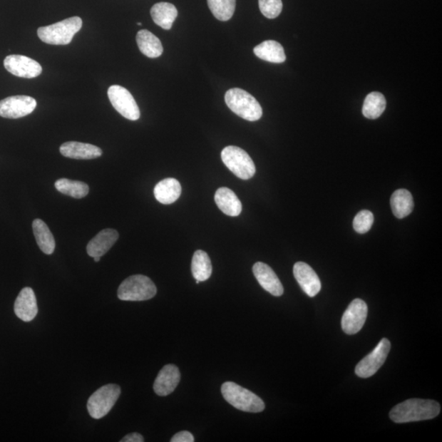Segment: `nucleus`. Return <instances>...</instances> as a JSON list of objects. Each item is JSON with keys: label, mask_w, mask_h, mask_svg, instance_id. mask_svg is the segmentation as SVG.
<instances>
[{"label": "nucleus", "mask_w": 442, "mask_h": 442, "mask_svg": "<svg viewBox=\"0 0 442 442\" xmlns=\"http://www.w3.org/2000/svg\"><path fill=\"white\" fill-rule=\"evenodd\" d=\"M441 406L433 400L408 399L396 406L390 412L392 421L397 423L423 421L439 416Z\"/></svg>", "instance_id": "nucleus-1"}, {"label": "nucleus", "mask_w": 442, "mask_h": 442, "mask_svg": "<svg viewBox=\"0 0 442 442\" xmlns=\"http://www.w3.org/2000/svg\"><path fill=\"white\" fill-rule=\"evenodd\" d=\"M226 105L236 115L248 121H256L262 117V108L257 99L241 88H230L225 96Z\"/></svg>", "instance_id": "nucleus-2"}, {"label": "nucleus", "mask_w": 442, "mask_h": 442, "mask_svg": "<svg viewBox=\"0 0 442 442\" xmlns=\"http://www.w3.org/2000/svg\"><path fill=\"white\" fill-rule=\"evenodd\" d=\"M79 16H73L51 26L40 27L38 36L43 43L53 46H66L73 41L74 36L82 27Z\"/></svg>", "instance_id": "nucleus-3"}, {"label": "nucleus", "mask_w": 442, "mask_h": 442, "mask_svg": "<svg viewBox=\"0 0 442 442\" xmlns=\"http://www.w3.org/2000/svg\"><path fill=\"white\" fill-rule=\"evenodd\" d=\"M221 394L225 400L237 410L250 413H259L264 410V403L261 398L235 383H225L221 386Z\"/></svg>", "instance_id": "nucleus-4"}, {"label": "nucleus", "mask_w": 442, "mask_h": 442, "mask_svg": "<svg viewBox=\"0 0 442 442\" xmlns=\"http://www.w3.org/2000/svg\"><path fill=\"white\" fill-rule=\"evenodd\" d=\"M156 294V285L151 279L142 274L132 275L125 279L118 291L119 299L126 302L147 301Z\"/></svg>", "instance_id": "nucleus-5"}, {"label": "nucleus", "mask_w": 442, "mask_h": 442, "mask_svg": "<svg viewBox=\"0 0 442 442\" xmlns=\"http://www.w3.org/2000/svg\"><path fill=\"white\" fill-rule=\"evenodd\" d=\"M221 159L226 167L241 180H250L256 173V167L252 159L246 151L239 147L225 148L221 152Z\"/></svg>", "instance_id": "nucleus-6"}, {"label": "nucleus", "mask_w": 442, "mask_h": 442, "mask_svg": "<svg viewBox=\"0 0 442 442\" xmlns=\"http://www.w3.org/2000/svg\"><path fill=\"white\" fill-rule=\"evenodd\" d=\"M120 395L117 384H108L93 392L87 403V410L95 419H101L112 410Z\"/></svg>", "instance_id": "nucleus-7"}, {"label": "nucleus", "mask_w": 442, "mask_h": 442, "mask_svg": "<svg viewBox=\"0 0 442 442\" xmlns=\"http://www.w3.org/2000/svg\"><path fill=\"white\" fill-rule=\"evenodd\" d=\"M108 96L113 108L126 119L137 120L140 110L134 97L123 86H113L108 88Z\"/></svg>", "instance_id": "nucleus-8"}, {"label": "nucleus", "mask_w": 442, "mask_h": 442, "mask_svg": "<svg viewBox=\"0 0 442 442\" xmlns=\"http://www.w3.org/2000/svg\"><path fill=\"white\" fill-rule=\"evenodd\" d=\"M390 350L389 340L386 339L381 340L374 350L359 362L355 370L356 375L363 379L371 377L383 366Z\"/></svg>", "instance_id": "nucleus-9"}, {"label": "nucleus", "mask_w": 442, "mask_h": 442, "mask_svg": "<svg viewBox=\"0 0 442 442\" xmlns=\"http://www.w3.org/2000/svg\"><path fill=\"white\" fill-rule=\"evenodd\" d=\"M37 102L26 96H11L0 101V117L9 119L24 118L34 112Z\"/></svg>", "instance_id": "nucleus-10"}, {"label": "nucleus", "mask_w": 442, "mask_h": 442, "mask_svg": "<svg viewBox=\"0 0 442 442\" xmlns=\"http://www.w3.org/2000/svg\"><path fill=\"white\" fill-rule=\"evenodd\" d=\"M368 316L367 304L361 299L353 300L341 318V328L346 334H356L360 332Z\"/></svg>", "instance_id": "nucleus-11"}, {"label": "nucleus", "mask_w": 442, "mask_h": 442, "mask_svg": "<svg viewBox=\"0 0 442 442\" xmlns=\"http://www.w3.org/2000/svg\"><path fill=\"white\" fill-rule=\"evenodd\" d=\"M4 65L9 73L22 78H35L42 73V66L40 63L22 55H9L4 59Z\"/></svg>", "instance_id": "nucleus-12"}, {"label": "nucleus", "mask_w": 442, "mask_h": 442, "mask_svg": "<svg viewBox=\"0 0 442 442\" xmlns=\"http://www.w3.org/2000/svg\"><path fill=\"white\" fill-rule=\"evenodd\" d=\"M294 277L302 289L309 297H316L322 290V282L314 270L305 262H297L294 267Z\"/></svg>", "instance_id": "nucleus-13"}, {"label": "nucleus", "mask_w": 442, "mask_h": 442, "mask_svg": "<svg viewBox=\"0 0 442 442\" xmlns=\"http://www.w3.org/2000/svg\"><path fill=\"white\" fill-rule=\"evenodd\" d=\"M252 272L259 285L269 294L275 297H280L284 294L283 285H282L278 276L268 264L257 262L253 265Z\"/></svg>", "instance_id": "nucleus-14"}, {"label": "nucleus", "mask_w": 442, "mask_h": 442, "mask_svg": "<svg viewBox=\"0 0 442 442\" xmlns=\"http://www.w3.org/2000/svg\"><path fill=\"white\" fill-rule=\"evenodd\" d=\"M180 381V372L175 364L165 366L159 372L153 384L155 394L160 396H168L175 390Z\"/></svg>", "instance_id": "nucleus-15"}, {"label": "nucleus", "mask_w": 442, "mask_h": 442, "mask_svg": "<svg viewBox=\"0 0 442 442\" xmlns=\"http://www.w3.org/2000/svg\"><path fill=\"white\" fill-rule=\"evenodd\" d=\"M14 312L22 322H31L38 314L37 301L34 291L31 287H24L16 297Z\"/></svg>", "instance_id": "nucleus-16"}, {"label": "nucleus", "mask_w": 442, "mask_h": 442, "mask_svg": "<svg viewBox=\"0 0 442 442\" xmlns=\"http://www.w3.org/2000/svg\"><path fill=\"white\" fill-rule=\"evenodd\" d=\"M60 153L66 158L77 160H91L102 156L101 148L90 143L80 142H66L60 147Z\"/></svg>", "instance_id": "nucleus-17"}, {"label": "nucleus", "mask_w": 442, "mask_h": 442, "mask_svg": "<svg viewBox=\"0 0 442 442\" xmlns=\"http://www.w3.org/2000/svg\"><path fill=\"white\" fill-rule=\"evenodd\" d=\"M119 234L117 230L105 229L92 239L87 245V253L91 257L105 255L118 241Z\"/></svg>", "instance_id": "nucleus-18"}, {"label": "nucleus", "mask_w": 442, "mask_h": 442, "mask_svg": "<svg viewBox=\"0 0 442 442\" xmlns=\"http://www.w3.org/2000/svg\"><path fill=\"white\" fill-rule=\"evenodd\" d=\"M215 202L221 212L229 217H237L242 212L240 198L228 187H220L215 195Z\"/></svg>", "instance_id": "nucleus-19"}, {"label": "nucleus", "mask_w": 442, "mask_h": 442, "mask_svg": "<svg viewBox=\"0 0 442 442\" xmlns=\"http://www.w3.org/2000/svg\"><path fill=\"white\" fill-rule=\"evenodd\" d=\"M180 182L174 178H168L154 187V196L159 202L168 205L178 200L181 195Z\"/></svg>", "instance_id": "nucleus-20"}, {"label": "nucleus", "mask_w": 442, "mask_h": 442, "mask_svg": "<svg viewBox=\"0 0 442 442\" xmlns=\"http://www.w3.org/2000/svg\"><path fill=\"white\" fill-rule=\"evenodd\" d=\"M136 41L140 52L148 58H156L163 53L161 41L150 31L141 30L138 32Z\"/></svg>", "instance_id": "nucleus-21"}, {"label": "nucleus", "mask_w": 442, "mask_h": 442, "mask_svg": "<svg viewBox=\"0 0 442 442\" xmlns=\"http://www.w3.org/2000/svg\"><path fill=\"white\" fill-rule=\"evenodd\" d=\"M253 51L257 58L269 63H282L286 60L284 49L277 41H264L254 48Z\"/></svg>", "instance_id": "nucleus-22"}, {"label": "nucleus", "mask_w": 442, "mask_h": 442, "mask_svg": "<svg viewBox=\"0 0 442 442\" xmlns=\"http://www.w3.org/2000/svg\"><path fill=\"white\" fill-rule=\"evenodd\" d=\"M151 16L153 21L165 30H170L175 20L178 16V11L173 4L158 3L151 9Z\"/></svg>", "instance_id": "nucleus-23"}, {"label": "nucleus", "mask_w": 442, "mask_h": 442, "mask_svg": "<svg viewBox=\"0 0 442 442\" xmlns=\"http://www.w3.org/2000/svg\"><path fill=\"white\" fill-rule=\"evenodd\" d=\"M391 211L398 219L408 217L413 212V199L406 190H398L391 197Z\"/></svg>", "instance_id": "nucleus-24"}, {"label": "nucleus", "mask_w": 442, "mask_h": 442, "mask_svg": "<svg viewBox=\"0 0 442 442\" xmlns=\"http://www.w3.org/2000/svg\"><path fill=\"white\" fill-rule=\"evenodd\" d=\"M32 228L38 247L46 255H51L55 250V240L48 225L42 220L36 219L33 221Z\"/></svg>", "instance_id": "nucleus-25"}, {"label": "nucleus", "mask_w": 442, "mask_h": 442, "mask_svg": "<svg viewBox=\"0 0 442 442\" xmlns=\"http://www.w3.org/2000/svg\"><path fill=\"white\" fill-rule=\"evenodd\" d=\"M191 269L193 278L196 280L204 282L211 277L212 265L207 252L197 250L193 254Z\"/></svg>", "instance_id": "nucleus-26"}, {"label": "nucleus", "mask_w": 442, "mask_h": 442, "mask_svg": "<svg viewBox=\"0 0 442 442\" xmlns=\"http://www.w3.org/2000/svg\"><path fill=\"white\" fill-rule=\"evenodd\" d=\"M386 98L383 93L372 92L369 93L363 104L362 113L368 119H377L386 108Z\"/></svg>", "instance_id": "nucleus-27"}, {"label": "nucleus", "mask_w": 442, "mask_h": 442, "mask_svg": "<svg viewBox=\"0 0 442 442\" xmlns=\"http://www.w3.org/2000/svg\"><path fill=\"white\" fill-rule=\"evenodd\" d=\"M55 187L63 195L74 198H83L88 195L90 187L84 182L60 179L55 182Z\"/></svg>", "instance_id": "nucleus-28"}, {"label": "nucleus", "mask_w": 442, "mask_h": 442, "mask_svg": "<svg viewBox=\"0 0 442 442\" xmlns=\"http://www.w3.org/2000/svg\"><path fill=\"white\" fill-rule=\"evenodd\" d=\"M207 4L215 18L220 21H229L235 14L236 0H207Z\"/></svg>", "instance_id": "nucleus-29"}, {"label": "nucleus", "mask_w": 442, "mask_h": 442, "mask_svg": "<svg viewBox=\"0 0 442 442\" xmlns=\"http://www.w3.org/2000/svg\"><path fill=\"white\" fill-rule=\"evenodd\" d=\"M374 215L371 212L364 210L359 212L353 220L354 230L358 234H366L371 229L374 224Z\"/></svg>", "instance_id": "nucleus-30"}, {"label": "nucleus", "mask_w": 442, "mask_h": 442, "mask_svg": "<svg viewBox=\"0 0 442 442\" xmlns=\"http://www.w3.org/2000/svg\"><path fill=\"white\" fill-rule=\"evenodd\" d=\"M259 8L265 18L274 19L281 14L283 3L282 0H259Z\"/></svg>", "instance_id": "nucleus-31"}, {"label": "nucleus", "mask_w": 442, "mask_h": 442, "mask_svg": "<svg viewBox=\"0 0 442 442\" xmlns=\"http://www.w3.org/2000/svg\"><path fill=\"white\" fill-rule=\"evenodd\" d=\"M171 442H193L195 438L187 431H182L178 433H176L170 440Z\"/></svg>", "instance_id": "nucleus-32"}, {"label": "nucleus", "mask_w": 442, "mask_h": 442, "mask_svg": "<svg viewBox=\"0 0 442 442\" xmlns=\"http://www.w3.org/2000/svg\"><path fill=\"white\" fill-rule=\"evenodd\" d=\"M143 436L138 433H133L124 436L123 439L120 440V442H143Z\"/></svg>", "instance_id": "nucleus-33"}, {"label": "nucleus", "mask_w": 442, "mask_h": 442, "mask_svg": "<svg viewBox=\"0 0 442 442\" xmlns=\"http://www.w3.org/2000/svg\"><path fill=\"white\" fill-rule=\"evenodd\" d=\"M93 259H95V262H98L99 261H101V257H93Z\"/></svg>", "instance_id": "nucleus-34"}]
</instances>
